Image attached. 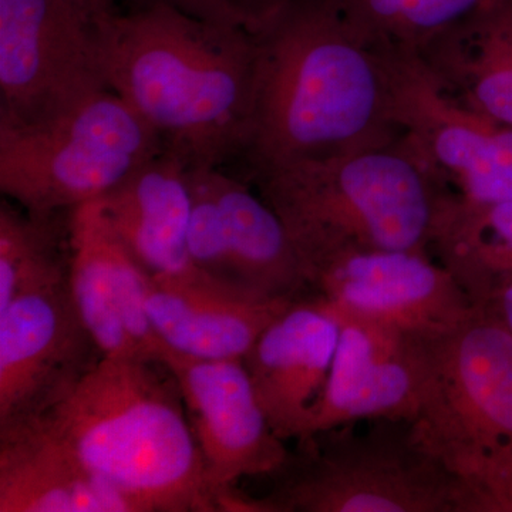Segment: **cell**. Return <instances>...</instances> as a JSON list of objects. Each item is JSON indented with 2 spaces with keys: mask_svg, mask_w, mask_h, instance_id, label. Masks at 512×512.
<instances>
[{
  "mask_svg": "<svg viewBox=\"0 0 512 512\" xmlns=\"http://www.w3.org/2000/svg\"><path fill=\"white\" fill-rule=\"evenodd\" d=\"M256 36L249 171L384 146L402 136L387 49L330 0H293Z\"/></svg>",
  "mask_w": 512,
  "mask_h": 512,
  "instance_id": "1",
  "label": "cell"
},
{
  "mask_svg": "<svg viewBox=\"0 0 512 512\" xmlns=\"http://www.w3.org/2000/svg\"><path fill=\"white\" fill-rule=\"evenodd\" d=\"M107 86L190 167L244 158L251 136L258 43L160 3L113 12L101 25Z\"/></svg>",
  "mask_w": 512,
  "mask_h": 512,
  "instance_id": "2",
  "label": "cell"
},
{
  "mask_svg": "<svg viewBox=\"0 0 512 512\" xmlns=\"http://www.w3.org/2000/svg\"><path fill=\"white\" fill-rule=\"evenodd\" d=\"M39 419L138 512L220 511L180 387L161 360L104 356Z\"/></svg>",
  "mask_w": 512,
  "mask_h": 512,
  "instance_id": "3",
  "label": "cell"
},
{
  "mask_svg": "<svg viewBox=\"0 0 512 512\" xmlns=\"http://www.w3.org/2000/svg\"><path fill=\"white\" fill-rule=\"evenodd\" d=\"M251 178L284 222L311 285L313 272L342 252H430L450 191L407 133L357 153L261 168Z\"/></svg>",
  "mask_w": 512,
  "mask_h": 512,
  "instance_id": "4",
  "label": "cell"
},
{
  "mask_svg": "<svg viewBox=\"0 0 512 512\" xmlns=\"http://www.w3.org/2000/svg\"><path fill=\"white\" fill-rule=\"evenodd\" d=\"M342 424L295 440L261 498L229 512H468V485L420 439L412 421Z\"/></svg>",
  "mask_w": 512,
  "mask_h": 512,
  "instance_id": "5",
  "label": "cell"
},
{
  "mask_svg": "<svg viewBox=\"0 0 512 512\" xmlns=\"http://www.w3.org/2000/svg\"><path fill=\"white\" fill-rule=\"evenodd\" d=\"M430 376L414 429L466 480L468 512H512V335L474 308L430 336Z\"/></svg>",
  "mask_w": 512,
  "mask_h": 512,
  "instance_id": "6",
  "label": "cell"
},
{
  "mask_svg": "<svg viewBox=\"0 0 512 512\" xmlns=\"http://www.w3.org/2000/svg\"><path fill=\"white\" fill-rule=\"evenodd\" d=\"M163 150L156 130L106 90L46 123L0 124V191L28 211H72L109 194Z\"/></svg>",
  "mask_w": 512,
  "mask_h": 512,
  "instance_id": "7",
  "label": "cell"
},
{
  "mask_svg": "<svg viewBox=\"0 0 512 512\" xmlns=\"http://www.w3.org/2000/svg\"><path fill=\"white\" fill-rule=\"evenodd\" d=\"M92 0H0V124L55 120L110 90Z\"/></svg>",
  "mask_w": 512,
  "mask_h": 512,
  "instance_id": "8",
  "label": "cell"
},
{
  "mask_svg": "<svg viewBox=\"0 0 512 512\" xmlns=\"http://www.w3.org/2000/svg\"><path fill=\"white\" fill-rule=\"evenodd\" d=\"M190 178L192 264L271 298L315 293L284 222L258 191L220 167H191Z\"/></svg>",
  "mask_w": 512,
  "mask_h": 512,
  "instance_id": "9",
  "label": "cell"
},
{
  "mask_svg": "<svg viewBox=\"0 0 512 512\" xmlns=\"http://www.w3.org/2000/svg\"><path fill=\"white\" fill-rule=\"evenodd\" d=\"M103 357L70 275L20 293L0 309V424L43 416Z\"/></svg>",
  "mask_w": 512,
  "mask_h": 512,
  "instance_id": "10",
  "label": "cell"
},
{
  "mask_svg": "<svg viewBox=\"0 0 512 512\" xmlns=\"http://www.w3.org/2000/svg\"><path fill=\"white\" fill-rule=\"evenodd\" d=\"M394 117L441 180L477 202L512 200V127L468 109L417 53L390 50Z\"/></svg>",
  "mask_w": 512,
  "mask_h": 512,
  "instance_id": "11",
  "label": "cell"
},
{
  "mask_svg": "<svg viewBox=\"0 0 512 512\" xmlns=\"http://www.w3.org/2000/svg\"><path fill=\"white\" fill-rule=\"evenodd\" d=\"M220 511L242 478L266 477L289 448L269 426L242 360H204L165 350Z\"/></svg>",
  "mask_w": 512,
  "mask_h": 512,
  "instance_id": "12",
  "label": "cell"
},
{
  "mask_svg": "<svg viewBox=\"0 0 512 512\" xmlns=\"http://www.w3.org/2000/svg\"><path fill=\"white\" fill-rule=\"evenodd\" d=\"M332 309L340 326L338 348L305 436L359 421L413 423L429 384L430 336Z\"/></svg>",
  "mask_w": 512,
  "mask_h": 512,
  "instance_id": "13",
  "label": "cell"
},
{
  "mask_svg": "<svg viewBox=\"0 0 512 512\" xmlns=\"http://www.w3.org/2000/svg\"><path fill=\"white\" fill-rule=\"evenodd\" d=\"M312 288L335 308L423 336L456 328L474 309L429 252H342L313 272Z\"/></svg>",
  "mask_w": 512,
  "mask_h": 512,
  "instance_id": "14",
  "label": "cell"
},
{
  "mask_svg": "<svg viewBox=\"0 0 512 512\" xmlns=\"http://www.w3.org/2000/svg\"><path fill=\"white\" fill-rule=\"evenodd\" d=\"M70 241V289L104 356L160 360L163 345L147 313V272L110 227L99 200L70 211Z\"/></svg>",
  "mask_w": 512,
  "mask_h": 512,
  "instance_id": "15",
  "label": "cell"
},
{
  "mask_svg": "<svg viewBox=\"0 0 512 512\" xmlns=\"http://www.w3.org/2000/svg\"><path fill=\"white\" fill-rule=\"evenodd\" d=\"M332 306L313 293L292 303L262 332L242 362L276 436H305L338 348Z\"/></svg>",
  "mask_w": 512,
  "mask_h": 512,
  "instance_id": "16",
  "label": "cell"
},
{
  "mask_svg": "<svg viewBox=\"0 0 512 512\" xmlns=\"http://www.w3.org/2000/svg\"><path fill=\"white\" fill-rule=\"evenodd\" d=\"M295 301L276 299L207 274L148 276L147 313L165 350L204 360H242Z\"/></svg>",
  "mask_w": 512,
  "mask_h": 512,
  "instance_id": "17",
  "label": "cell"
},
{
  "mask_svg": "<svg viewBox=\"0 0 512 512\" xmlns=\"http://www.w3.org/2000/svg\"><path fill=\"white\" fill-rule=\"evenodd\" d=\"M0 512H138L42 419L0 424Z\"/></svg>",
  "mask_w": 512,
  "mask_h": 512,
  "instance_id": "18",
  "label": "cell"
},
{
  "mask_svg": "<svg viewBox=\"0 0 512 512\" xmlns=\"http://www.w3.org/2000/svg\"><path fill=\"white\" fill-rule=\"evenodd\" d=\"M190 170L180 157L163 150L99 198L110 227L153 278L197 268L188 251Z\"/></svg>",
  "mask_w": 512,
  "mask_h": 512,
  "instance_id": "19",
  "label": "cell"
},
{
  "mask_svg": "<svg viewBox=\"0 0 512 512\" xmlns=\"http://www.w3.org/2000/svg\"><path fill=\"white\" fill-rule=\"evenodd\" d=\"M419 56L458 103L512 127V56L484 3Z\"/></svg>",
  "mask_w": 512,
  "mask_h": 512,
  "instance_id": "20",
  "label": "cell"
},
{
  "mask_svg": "<svg viewBox=\"0 0 512 512\" xmlns=\"http://www.w3.org/2000/svg\"><path fill=\"white\" fill-rule=\"evenodd\" d=\"M431 251L473 306L512 276V200L477 202L447 191L434 222Z\"/></svg>",
  "mask_w": 512,
  "mask_h": 512,
  "instance_id": "21",
  "label": "cell"
},
{
  "mask_svg": "<svg viewBox=\"0 0 512 512\" xmlns=\"http://www.w3.org/2000/svg\"><path fill=\"white\" fill-rule=\"evenodd\" d=\"M70 211L32 212L0 202V309L36 286L70 275Z\"/></svg>",
  "mask_w": 512,
  "mask_h": 512,
  "instance_id": "22",
  "label": "cell"
},
{
  "mask_svg": "<svg viewBox=\"0 0 512 512\" xmlns=\"http://www.w3.org/2000/svg\"><path fill=\"white\" fill-rule=\"evenodd\" d=\"M340 15L382 49L419 53L487 0H330Z\"/></svg>",
  "mask_w": 512,
  "mask_h": 512,
  "instance_id": "23",
  "label": "cell"
},
{
  "mask_svg": "<svg viewBox=\"0 0 512 512\" xmlns=\"http://www.w3.org/2000/svg\"><path fill=\"white\" fill-rule=\"evenodd\" d=\"M293 0H144L180 10L192 18L214 25L262 32Z\"/></svg>",
  "mask_w": 512,
  "mask_h": 512,
  "instance_id": "24",
  "label": "cell"
},
{
  "mask_svg": "<svg viewBox=\"0 0 512 512\" xmlns=\"http://www.w3.org/2000/svg\"><path fill=\"white\" fill-rule=\"evenodd\" d=\"M474 308L497 320L512 335V276L495 285L484 301Z\"/></svg>",
  "mask_w": 512,
  "mask_h": 512,
  "instance_id": "25",
  "label": "cell"
},
{
  "mask_svg": "<svg viewBox=\"0 0 512 512\" xmlns=\"http://www.w3.org/2000/svg\"><path fill=\"white\" fill-rule=\"evenodd\" d=\"M484 6L512 56V0H487Z\"/></svg>",
  "mask_w": 512,
  "mask_h": 512,
  "instance_id": "26",
  "label": "cell"
},
{
  "mask_svg": "<svg viewBox=\"0 0 512 512\" xmlns=\"http://www.w3.org/2000/svg\"><path fill=\"white\" fill-rule=\"evenodd\" d=\"M92 2L104 12H116V0H92Z\"/></svg>",
  "mask_w": 512,
  "mask_h": 512,
  "instance_id": "27",
  "label": "cell"
}]
</instances>
